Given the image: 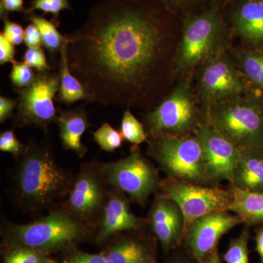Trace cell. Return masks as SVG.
<instances>
[{
	"mask_svg": "<svg viewBox=\"0 0 263 263\" xmlns=\"http://www.w3.org/2000/svg\"><path fill=\"white\" fill-rule=\"evenodd\" d=\"M3 34L14 46H19L24 42V30L20 24L11 22L9 18L5 19Z\"/></svg>",
	"mask_w": 263,
	"mask_h": 263,
	"instance_id": "cell-34",
	"label": "cell"
},
{
	"mask_svg": "<svg viewBox=\"0 0 263 263\" xmlns=\"http://www.w3.org/2000/svg\"><path fill=\"white\" fill-rule=\"evenodd\" d=\"M124 141L133 145L148 142V136L143 124L129 110H124L119 129Z\"/></svg>",
	"mask_w": 263,
	"mask_h": 263,
	"instance_id": "cell-25",
	"label": "cell"
},
{
	"mask_svg": "<svg viewBox=\"0 0 263 263\" xmlns=\"http://www.w3.org/2000/svg\"><path fill=\"white\" fill-rule=\"evenodd\" d=\"M3 263H57L49 254L28 247H17L4 251Z\"/></svg>",
	"mask_w": 263,
	"mask_h": 263,
	"instance_id": "cell-27",
	"label": "cell"
},
{
	"mask_svg": "<svg viewBox=\"0 0 263 263\" xmlns=\"http://www.w3.org/2000/svg\"><path fill=\"white\" fill-rule=\"evenodd\" d=\"M27 144H24L15 136L14 129H8L0 134V151L11 154L16 160L23 155Z\"/></svg>",
	"mask_w": 263,
	"mask_h": 263,
	"instance_id": "cell-31",
	"label": "cell"
},
{
	"mask_svg": "<svg viewBox=\"0 0 263 263\" xmlns=\"http://www.w3.org/2000/svg\"><path fill=\"white\" fill-rule=\"evenodd\" d=\"M100 165L109 187L125 194L142 206L160 190V169L143 155L137 145L132 147L127 157L114 162H100Z\"/></svg>",
	"mask_w": 263,
	"mask_h": 263,
	"instance_id": "cell-6",
	"label": "cell"
},
{
	"mask_svg": "<svg viewBox=\"0 0 263 263\" xmlns=\"http://www.w3.org/2000/svg\"><path fill=\"white\" fill-rule=\"evenodd\" d=\"M109 191L100 162H83L60 206L77 219L95 226L105 206Z\"/></svg>",
	"mask_w": 263,
	"mask_h": 263,
	"instance_id": "cell-11",
	"label": "cell"
},
{
	"mask_svg": "<svg viewBox=\"0 0 263 263\" xmlns=\"http://www.w3.org/2000/svg\"><path fill=\"white\" fill-rule=\"evenodd\" d=\"M222 22L216 9L187 19L176 55L178 70H193L219 53Z\"/></svg>",
	"mask_w": 263,
	"mask_h": 263,
	"instance_id": "cell-8",
	"label": "cell"
},
{
	"mask_svg": "<svg viewBox=\"0 0 263 263\" xmlns=\"http://www.w3.org/2000/svg\"><path fill=\"white\" fill-rule=\"evenodd\" d=\"M257 1H263V0H257Z\"/></svg>",
	"mask_w": 263,
	"mask_h": 263,
	"instance_id": "cell-43",
	"label": "cell"
},
{
	"mask_svg": "<svg viewBox=\"0 0 263 263\" xmlns=\"http://www.w3.org/2000/svg\"><path fill=\"white\" fill-rule=\"evenodd\" d=\"M157 195L173 200L179 205L184 219L185 232L199 219L212 213L228 211L231 193L219 186H203L167 177L162 179Z\"/></svg>",
	"mask_w": 263,
	"mask_h": 263,
	"instance_id": "cell-9",
	"label": "cell"
},
{
	"mask_svg": "<svg viewBox=\"0 0 263 263\" xmlns=\"http://www.w3.org/2000/svg\"><path fill=\"white\" fill-rule=\"evenodd\" d=\"M23 62L37 72L52 70L51 66L48 65L46 53L41 47L27 48L23 55Z\"/></svg>",
	"mask_w": 263,
	"mask_h": 263,
	"instance_id": "cell-32",
	"label": "cell"
},
{
	"mask_svg": "<svg viewBox=\"0 0 263 263\" xmlns=\"http://www.w3.org/2000/svg\"><path fill=\"white\" fill-rule=\"evenodd\" d=\"M242 224L238 216L228 211L212 213L196 219L183 235L189 253L197 263H202L223 235Z\"/></svg>",
	"mask_w": 263,
	"mask_h": 263,
	"instance_id": "cell-13",
	"label": "cell"
},
{
	"mask_svg": "<svg viewBox=\"0 0 263 263\" xmlns=\"http://www.w3.org/2000/svg\"><path fill=\"white\" fill-rule=\"evenodd\" d=\"M249 228L245 226L237 238L230 240L228 248L223 255V259L227 263H250L248 247L250 240Z\"/></svg>",
	"mask_w": 263,
	"mask_h": 263,
	"instance_id": "cell-26",
	"label": "cell"
},
{
	"mask_svg": "<svg viewBox=\"0 0 263 263\" xmlns=\"http://www.w3.org/2000/svg\"><path fill=\"white\" fill-rule=\"evenodd\" d=\"M74 178L57 163L49 144L31 140L15 160L10 181L12 197L24 212L52 210L65 200Z\"/></svg>",
	"mask_w": 263,
	"mask_h": 263,
	"instance_id": "cell-2",
	"label": "cell"
},
{
	"mask_svg": "<svg viewBox=\"0 0 263 263\" xmlns=\"http://www.w3.org/2000/svg\"><path fill=\"white\" fill-rule=\"evenodd\" d=\"M233 24L251 46H263V1L245 0L235 10Z\"/></svg>",
	"mask_w": 263,
	"mask_h": 263,
	"instance_id": "cell-20",
	"label": "cell"
},
{
	"mask_svg": "<svg viewBox=\"0 0 263 263\" xmlns=\"http://www.w3.org/2000/svg\"><path fill=\"white\" fill-rule=\"evenodd\" d=\"M131 201L125 194L110 188L105 206L95 223L94 240L97 243H106L119 233L144 231L148 228L146 218L139 217L132 212Z\"/></svg>",
	"mask_w": 263,
	"mask_h": 263,
	"instance_id": "cell-15",
	"label": "cell"
},
{
	"mask_svg": "<svg viewBox=\"0 0 263 263\" xmlns=\"http://www.w3.org/2000/svg\"><path fill=\"white\" fill-rule=\"evenodd\" d=\"M65 35L69 66L90 103L129 108L151 100L168 50L157 10L136 0H102Z\"/></svg>",
	"mask_w": 263,
	"mask_h": 263,
	"instance_id": "cell-1",
	"label": "cell"
},
{
	"mask_svg": "<svg viewBox=\"0 0 263 263\" xmlns=\"http://www.w3.org/2000/svg\"><path fill=\"white\" fill-rule=\"evenodd\" d=\"M143 231L124 232L110 238L102 253L108 263H156V238Z\"/></svg>",
	"mask_w": 263,
	"mask_h": 263,
	"instance_id": "cell-17",
	"label": "cell"
},
{
	"mask_svg": "<svg viewBox=\"0 0 263 263\" xmlns=\"http://www.w3.org/2000/svg\"><path fill=\"white\" fill-rule=\"evenodd\" d=\"M230 184L248 191L263 192V146L240 149Z\"/></svg>",
	"mask_w": 263,
	"mask_h": 263,
	"instance_id": "cell-19",
	"label": "cell"
},
{
	"mask_svg": "<svg viewBox=\"0 0 263 263\" xmlns=\"http://www.w3.org/2000/svg\"><path fill=\"white\" fill-rule=\"evenodd\" d=\"M92 134L94 141L100 149L107 152H114L121 148L124 141L120 131L114 129L108 123H104Z\"/></svg>",
	"mask_w": 263,
	"mask_h": 263,
	"instance_id": "cell-28",
	"label": "cell"
},
{
	"mask_svg": "<svg viewBox=\"0 0 263 263\" xmlns=\"http://www.w3.org/2000/svg\"><path fill=\"white\" fill-rule=\"evenodd\" d=\"M254 241H255V251L258 254L259 262L263 263V224L257 226L254 230Z\"/></svg>",
	"mask_w": 263,
	"mask_h": 263,
	"instance_id": "cell-39",
	"label": "cell"
},
{
	"mask_svg": "<svg viewBox=\"0 0 263 263\" xmlns=\"http://www.w3.org/2000/svg\"><path fill=\"white\" fill-rule=\"evenodd\" d=\"M229 190L232 195L229 212L248 228L263 224V192L248 191L232 184Z\"/></svg>",
	"mask_w": 263,
	"mask_h": 263,
	"instance_id": "cell-21",
	"label": "cell"
},
{
	"mask_svg": "<svg viewBox=\"0 0 263 263\" xmlns=\"http://www.w3.org/2000/svg\"><path fill=\"white\" fill-rule=\"evenodd\" d=\"M56 123L62 148L66 151H72L83 158L87 153L88 148L81 142V137L91 126L84 107L70 110L59 109Z\"/></svg>",
	"mask_w": 263,
	"mask_h": 263,
	"instance_id": "cell-18",
	"label": "cell"
},
{
	"mask_svg": "<svg viewBox=\"0 0 263 263\" xmlns=\"http://www.w3.org/2000/svg\"><path fill=\"white\" fill-rule=\"evenodd\" d=\"M238 68L256 94L263 97V46H251L239 51Z\"/></svg>",
	"mask_w": 263,
	"mask_h": 263,
	"instance_id": "cell-23",
	"label": "cell"
},
{
	"mask_svg": "<svg viewBox=\"0 0 263 263\" xmlns=\"http://www.w3.org/2000/svg\"><path fill=\"white\" fill-rule=\"evenodd\" d=\"M37 10L43 11L44 15L51 13L53 15L52 22L60 26V13L64 10H72V8L69 0H32L24 15L31 14Z\"/></svg>",
	"mask_w": 263,
	"mask_h": 263,
	"instance_id": "cell-29",
	"label": "cell"
},
{
	"mask_svg": "<svg viewBox=\"0 0 263 263\" xmlns=\"http://www.w3.org/2000/svg\"><path fill=\"white\" fill-rule=\"evenodd\" d=\"M14 45L5 37L3 32L0 33V65H4L8 62L15 63L16 53Z\"/></svg>",
	"mask_w": 263,
	"mask_h": 263,
	"instance_id": "cell-35",
	"label": "cell"
},
{
	"mask_svg": "<svg viewBox=\"0 0 263 263\" xmlns=\"http://www.w3.org/2000/svg\"><path fill=\"white\" fill-rule=\"evenodd\" d=\"M25 16L31 23L37 26L42 36L43 45L51 54L56 55L60 53L62 48L68 45V40L66 35L60 34L57 29L59 26L51 20L48 21L44 15L34 13Z\"/></svg>",
	"mask_w": 263,
	"mask_h": 263,
	"instance_id": "cell-24",
	"label": "cell"
},
{
	"mask_svg": "<svg viewBox=\"0 0 263 263\" xmlns=\"http://www.w3.org/2000/svg\"><path fill=\"white\" fill-rule=\"evenodd\" d=\"M36 73L32 67L24 62H15L13 64L10 74V80L16 91L23 89L32 84Z\"/></svg>",
	"mask_w": 263,
	"mask_h": 263,
	"instance_id": "cell-30",
	"label": "cell"
},
{
	"mask_svg": "<svg viewBox=\"0 0 263 263\" xmlns=\"http://www.w3.org/2000/svg\"><path fill=\"white\" fill-rule=\"evenodd\" d=\"M27 9L24 6V0H0V15L3 20L8 18L10 12H18L25 14Z\"/></svg>",
	"mask_w": 263,
	"mask_h": 263,
	"instance_id": "cell-38",
	"label": "cell"
},
{
	"mask_svg": "<svg viewBox=\"0 0 263 263\" xmlns=\"http://www.w3.org/2000/svg\"><path fill=\"white\" fill-rule=\"evenodd\" d=\"M199 91L205 105L255 92L239 68L226 55L218 53L202 65Z\"/></svg>",
	"mask_w": 263,
	"mask_h": 263,
	"instance_id": "cell-12",
	"label": "cell"
},
{
	"mask_svg": "<svg viewBox=\"0 0 263 263\" xmlns=\"http://www.w3.org/2000/svg\"><path fill=\"white\" fill-rule=\"evenodd\" d=\"M152 1L162 5L165 8H174V7H179L180 5L188 4L195 0H152Z\"/></svg>",
	"mask_w": 263,
	"mask_h": 263,
	"instance_id": "cell-40",
	"label": "cell"
},
{
	"mask_svg": "<svg viewBox=\"0 0 263 263\" xmlns=\"http://www.w3.org/2000/svg\"><path fill=\"white\" fill-rule=\"evenodd\" d=\"M60 73L52 70L36 72L35 79L27 87L18 90V104L13 115L16 127H37L47 133L56 122L58 111L54 99L60 91Z\"/></svg>",
	"mask_w": 263,
	"mask_h": 263,
	"instance_id": "cell-10",
	"label": "cell"
},
{
	"mask_svg": "<svg viewBox=\"0 0 263 263\" xmlns=\"http://www.w3.org/2000/svg\"><path fill=\"white\" fill-rule=\"evenodd\" d=\"M203 119L239 149L263 146V97L242 95L208 105Z\"/></svg>",
	"mask_w": 263,
	"mask_h": 263,
	"instance_id": "cell-4",
	"label": "cell"
},
{
	"mask_svg": "<svg viewBox=\"0 0 263 263\" xmlns=\"http://www.w3.org/2000/svg\"><path fill=\"white\" fill-rule=\"evenodd\" d=\"M146 219L148 228L164 253L183 241L184 219L179 205L173 200L156 194Z\"/></svg>",
	"mask_w": 263,
	"mask_h": 263,
	"instance_id": "cell-16",
	"label": "cell"
},
{
	"mask_svg": "<svg viewBox=\"0 0 263 263\" xmlns=\"http://www.w3.org/2000/svg\"><path fill=\"white\" fill-rule=\"evenodd\" d=\"M147 154L166 176L203 186H214L208 175L203 152L196 135L160 136L148 140Z\"/></svg>",
	"mask_w": 263,
	"mask_h": 263,
	"instance_id": "cell-5",
	"label": "cell"
},
{
	"mask_svg": "<svg viewBox=\"0 0 263 263\" xmlns=\"http://www.w3.org/2000/svg\"><path fill=\"white\" fill-rule=\"evenodd\" d=\"M60 91L57 100L66 105H70L80 100L90 103L87 89L80 80L72 73L67 58V45L60 52Z\"/></svg>",
	"mask_w": 263,
	"mask_h": 263,
	"instance_id": "cell-22",
	"label": "cell"
},
{
	"mask_svg": "<svg viewBox=\"0 0 263 263\" xmlns=\"http://www.w3.org/2000/svg\"><path fill=\"white\" fill-rule=\"evenodd\" d=\"M18 98L0 96V123L4 124L7 119L13 117V111L18 107Z\"/></svg>",
	"mask_w": 263,
	"mask_h": 263,
	"instance_id": "cell-37",
	"label": "cell"
},
{
	"mask_svg": "<svg viewBox=\"0 0 263 263\" xmlns=\"http://www.w3.org/2000/svg\"><path fill=\"white\" fill-rule=\"evenodd\" d=\"M195 134L201 144L208 175L214 186L233 181L240 149L202 121Z\"/></svg>",
	"mask_w": 263,
	"mask_h": 263,
	"instance_id": "cell-14",
	"label": "cell"
},
{
	"mask_svg": "<svg viewBox=\"0 0 263 263\" xmlns=\"http://www.w3.org/2000/svg\"><path fill=\"white\" fill-rule=\"evenodd\" d=\"M62 263H108L103 253L89 254L79 250L77 248L72 249L65 254Z\"/></svg>",
	"mask_w": 263,
	"mask_h": 263,
	"instance_id": "cell-33",
	"label": "cell"
},
{
	"mask_svg": "<svg viewBox=\"0 0 263 263\" xmlns=\"http://www.w3.org/2000/svg\"><path fill=\"white\" fill-rule=\"evenodd\" d=\"M202 121L187 82L181 83L145 117L149 138L190 136L195 134Z\"/></svg>",
	"mask_w": 263,
	"mask_h": 263,
	"instance_id": "cell-7",
	"label": "cell"
},
{
	"mask_svg": "<svg viewBox=\"0 0 263 263\" xmlns=\"http://www.w3.org/2000/svg\"><path fill=\"white\" fill-rule=\"evenodd\" d=\"M166 263H193L190 259L183 257V256L177 255L171 257Z\"/></svg>",
	"mask_w": 263,
	"mask_h": 263,
	"instance_id": "cell-42",
	"label": "cell"
},
{
	"mask_svg": "<svg viewBox=\"0 0 263 263\" xmlns=\"http://www.w3.org/2000/svg\"><path fill=\"white\" fill-rule=\"evenodd\" d=\"M24 43L28 48H39L43 46L42 36L35 24H29L24 30Z\"/></svg>",
	"mask_w": 263,
	"mask_h": 263,
	"instance_id": "cell-36",
	"label": "cell"
},
{
	"mask_svg": "<svg viewBox=\"0 0 263 263\" xmlns=\"http://www.w3.org/2000/svg\"><path fill=\"white\" fill-rule=\"evenodd\" d=\"M202 263H221L218 249H214Z\"/></svg>",
	"mask_w": 263,
	"mask_h": 263,
	"instance_id": "cell-41",
	"label": "cell"
},
{
	"mask_svg": "<svg viewBox=\"0 0 263 263\" xmlns=\"http://www.w3.org/2000/svg\"><path fill=\"white\" fill-rule=\"evenodd\" d=\"M95 227L77 219L61 206L28 224L2 223L3 250L17 247L35 249L51 255L67 253L88 240H95Z\"/></svg>",
	"mask_w": 263,
	"mask_h": 263,
	"instance_id": "cell-3",
	"label": "cell"
}]
</instances>
